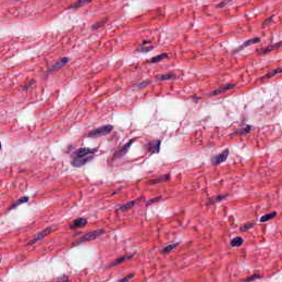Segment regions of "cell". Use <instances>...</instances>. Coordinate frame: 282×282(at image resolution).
<instances>
[{
    "label": "cell",
    "mask_w": 282,
    "mask_h": 282,
    "mask_svg": "<svg viewBox=\"0 0 282 282\" xmlns=\"http://www.w3.org/2000/svg\"><path fill=\"white\" fill-rule=\"evenodd\" d=\"M113 130V126L111 125L103 126L90 131L88 136L92 138H98L102 136H106L109 134Z\"/></svg>",
    "instance_id": "obj_1"
},
{
    "label": "cell",
    "mask_w": 282,
    "mask_h": 282,
    "mask_svg": "<svg viewBox=\"0 0 282 282\" xmlns=\"http://www.w3.org/2000/svg\"><path fill=\"white\" fill-rule=\"evenodd\" d=\"M104 233V231L101 229L94 230L89 232L86 234L83 235V236H82L81 238H80L77 241V244H80V243H83L85 242L93 240L100 235H102Z\"/></svg>",
    "instance_id": "obj_2"
},
{
    "label": "cell",
    "mask_w": 282,
    "mask_h": 282,
    "mask_svg": "<svg viewBox=\"0 0 282 282\" xmlns=\"http://www.w3.org/2000/svg\"><path fill=\"white\" fill-rule=\"evenodd\" d=\"M229 154V151L228 149H225V151H222L221 153H219L216 156L211 158V162L216 165H218L223 163L225 162L228 157Z\"/></svg>",
    "instance_id": "obj_3"
},
{
    "label": "cell",
    "mask_w": 282,
    "mask_h": 282,
    "mask_svg": "<svg viewBox=\"0 0 282 282\" xmlns=\"http://www.w3.org/2000/svg\"><path fill=\"white\" fill-rule=\"evenodd\" d=\"M95 150L88 148H81L77 150L73 154L74 158H81L87 157L94 154Z\"/></svg>",
    "instance_id": "obj_4"
},
{
    "label": "cell",
    "mask_w": 282,
    "mask_h": 282,
    "mask_svg": "<svg viewBox=\"0 0 282 282\" xmlns=\"http://www.w3.org/2000/svg\"><path fill=\"white\" fill-rule=\"evenodd\" d=\"M93 159L92 156H87L81 158H74L72 161V165L75 167H81L86 164Z\"/></svg>",
    "instance_id": "obj_5"
},
{
    "label": "cell",
    "mask_w": 282,
    "mask_h": 282,
    "mask_svg": "<svg viewBox=\"0 0 282 282\" xmlns=\"http://www.w3.org/2000/svg\"><path fill=\"white\" fill-rule=\"evenodd\" d=\"M133 141V140L130 141L127 143H126L125 145L122 147L119 150H118L115 153V154L114 156V158L117 159V158H120L123 157L124 156H125L126 154L127 153V152L129 150L130 147L131 146V145L132 144Z\"/></svg>",
    "instance_id": "obj_6"
},
{
    "label": "cell",
    "mask_w": 282,
    "mask_h": 282,
    "mask_svg": "<svg viewBox=\"0 0 282 282\" xmlns=\"http://www.w3.org/2000/svg\"><path fill=\"white\" fill-rule=\"evenodd\" d=\"M51 227H49V228H47V229H45V230L42 231V232H40L39 234H38L35 236V238H34L31 241L29 242L28 245H33V244H35V242H37L38 241L41 240L43 238H44L47 235H48L51 232Z\"/></svg>",
    "instance_id": "obj_7"
},
{
    "label": "cell",
    "mask_w": 282,
    "mask_h": 282,
    "mask_svg": "<svg viewBox=\"0 0 282 282\" xmlns=\"http://www.w3.org/2000/svg\"><path fill=\"white\" fill-rule=\"evenodd\" d=\"M160 141L155 140L151 141L148 144V150L151 153H158L160 151Z\"/></svg>",
    "instance_id": "obj_8"
},
{
    "label": "cell",
    "mask_w": 282,
    "mask_h": 282,
    "mask_svg": "<svg viewBox=\"0 0 282 282\" xmlns=\"http://www.w3.org/2000/svg\"><path fill=\"white\" fill-rule=\"evenodd\" d=\"M87 224V220L84 219L79 218L78 219H76L73 221L72 223V224L70 225V228L71 229H76L78 228L83 227L85 225Z\"/></svg>",
    "instance_id": "obj_9"
},
{
    "label": "cell",
    "mask_w": 282,
    "mask_h": 282,
    "mask_svg": "<svg viewBox=\"0 0 282 282\" xmlns=\"http://www.w3.org/2000/svg\"><path fill=\"white\" fill-rule=\"evenodd\" d=\"M235 85L234 84H227V85H226L225 86H223L222 87H220L219 89L215 90H214L213 92H212L210 94V95H212V96L217 95L220 94V93H224V92H226V90H228L229 89H233V88L235 87Z\"/></svg>",
    "instance_id": "obj_10"
},
{
    "label": "cell",
    "mask_w": 282,
    "mask_h": 282,
    "mask_svg": "<svg viewBox=\"0 0 282 282\" xmlns=\"http://www.w3.org/2000/svg\"><path fill=\"white\" fill-rule=\"evenodd\" d=\"M69 61V58H63L60 60L57 63H55L51 68V71H53L59 69L64 66Z\"/></svg>",
    "instance_id": "obj_11"
},
{
    "label": "cell",
    "mask_w": 282,
    "mask_h": 282,
    "mask_svg": "<svg viewBox=\"0 0 282 282\" xmlns=\"http://www.w3.org/2000/svg\"><path fill=\"white\" fill-rule=\"evenodd\" d=\"M260 42V39L258 38H252V39H251L245 42L241 46H240V47L239 48H238V50H242L243 49H244L245 47H247L251 45H252V44H256V43H258L259 42Z\"/></svg>",
    "instance_id": "obj_12"
},
{
    "label": "cell",
    "mask_w": 282,
    "mask_h": 282,
    "mask_svg": "<svg viewBox=\"0 0 282 282\" xmlns=\"http://www.w3.org/2000/svg\"><path fill=\"white\" fill-rule=\"evenodd\" d=\"M170 179V175H165L162 176H160L159 178L156 179L154 180H153L149 181L150 184H157L159 183H163L165 181H167Z\"/></svg>",
    "instance_id": "obj_13"
},
{
    "label": "cell",
    "mask_w": 282,
    "mask_h": 282,
    "mask_svg": "<svg viewBox=\"0 0 282 282\" xmlns=\"http://www.w3.org/2000/svg\"><path fill=\"white\" fill-rule=\"evenodd\" d=\"M276 215H277V213L276 212H272L271 213L265 214L261 217L260 219V222L262 223H263V222H267L268 220H270L273 219L276 216Z\"/></svg>",
    "instance_id": "obj_14"
},
{
    "label": "cell",
    "mask_w": 282,
    "mask_h": 282,
    "mask_svg": "<svg viewBox=\"0 0 282 282\" xmlns=\"http://www.w3.org/2000/svg\"><path fill=\"white\" fill-rule=\"evenodd\" d=\"M168 55L167 53H162V54H160L158 56H156L154 58H151V60H149L148 61V63H156L159 62V61H160L163 60V59L164 58H167Z\"/></svg>",
    "instance_id": "obj_15"
},
{
    "label": "cell",
    "mask_w": 282,
    "mask_h": 282,
    "mask_svg": "<svg viewBox=\"0 0 282 282\" xmlns=\"http://www.w3.org/2000/svg\"><path fill=\"white\" fill-rule=\"evenodd\" d=\"M244 240L241 237H236L231 241L230 245L232 247H239L243 244Z\"/></svg>",
    "instance_id": "obj_16"
},
{
    "label": "cell",
    "mask_w": 282,
    "mask_h": 282,
    "mask_svg": "<svg viewBox=\"0 0 282 282\" xmlns=\"http://www.w3.org/2000/svg\"><path fill=\"white\" fill-rule=\"evenodd\" d=\"M225 197V196H224V195H219V196H215L214 197L211 198L209 200H208V202H207V204H215V203L219 202L220 201H221L222 200L224 199Z\"/></svg>",
    "instance_id": "obj_17"
},
{
    "label": "cell",
    "mask_w": 282,
    "mask_h": 282,
    "mask_svg": "<svg viewBox=\"0 0 282 282\" xmlns=\"http://www.w3.org/2000/svg\"><path fill=\"white\" fill-rule=\"evenodd\" d=\"M281 72H282V68H281V67L277 68L276 69L273 70L271 72H269V73H267L266 76H265L264 77H262V78H271V77H273V76H275L277 74L281 73Z\"/></svg>",
    "instance_id": "obj_18"
},
{
    "label": "cell",
    "mask_w": 282,
    "mask_h": 282,
    "mask_svg": "<svg viewBox=\"0 0 282 282\" xmlns=\"http://www.w3.org/2000/svg\"><path fill=\"white\" fill-rule=\"evenodd\" d=\"M136 203H137V201H131L130 202H128L127 204H125L121 206L120 209L121 210H122V211H126V210H129V209L132 208L133 206H135Z\"/></svg>",
    "instance_id": "obj_19"
},
{
    "label": "cell",
    "mask_w": 282,
    "mask_h": 282,
    "mask_svg": "<svg viewBox=\"0 0 282 282\" xmlns=\"http://www.w3.org/2000/svg\"><path fill=\"white\" fill-rule=\"evenodd\" d=\"M29 199V197H26V196H24V197H21L19 199H18L17 201H16L14 204H12L11 207H10V208H15L17 206L20 205L21 204H24L26 203V202H28Z\"/></svg>",
    "instance_id": "obj_20"
},
{
    "label": "cell",
    "mask_w": 282,
    "mask_h": 282,
    "mask_svg": "<svg viewBox=\"0 0 282 282\" xmlns=\"http://www.w3.org/2000/svg\"><path fill=\"white\" fill-rule=\"evenodd\" d=\"M175 76L173 73H167V74H164L160 75L158 77V79L160 81H166V80H169V79H172L175 78Z\"/></svg>",
    "instance_id": "obj_21"
},
{
    "label": "cell",
    "mask_w": 282,
    "mask_h": 282,
    "mask_svg": "<svg viewBox=\"0 0 282 282\" xmlns=\"http://www.w3.org/2000/svg\"><path fill=\"white\" fill-rule=\"evenodd\" d=\"M179 243H175V244H170L169 245L167 246L163 249L162 252L163 254H168L170 252L172 251L173 250H174L179 245Z\"/></svg>",
    "instance_id": "obj_22"
},
{
    "label": "cell",
    "mask_w": 282,
    "mask_h": 282,
    "mask_svg": "<svg viewBox=\"0 0 282 282\" xmlns=\"http://www.w3.org/2000/svg\"><path fill=\"white\" fill-rule=\"evenodd\" d=\"M280 46H281V42H279L278 44L277 43V44H273V45H271L269 47H268L265 49H264L263 51V53H265V52L267 53V52H269V51H272V50L279 47Z\"/></svg>",
    "instance_id": "obj_23"
},
{
    "label": "cell",
    "mask_w": 282,
    "mask_h": 282,
    "mask_svg": "<svg viewBox=\"0 0 282 282\" xmlns=\"http://www.w3.org/2000/svg\"><path fill=\"white\" fill-rule=\"evenodd\" d=\"M89 1H78L77 2H76L75 3H74L73 5L71 6V8H78L79 7L82 6L84 5L85 4H87V3H89Z\"/></svg>",
    "instance_id": "obj_24"
},
{
    "label": "cell",
    "mask_w": 282,
    "mask_h": 282,
    "mask_svg": "<svg viewBox=\"0 0 282 282\" xmlns=\"http://www.w3.org/2000/svg\"><path fill=\"white\" fill-rule=\"evenodd\" d=\"M251 126H247L245 128H242L241 130H239L238 131H236V133L237 134H245V133H249L250 131H251Z\"/></svg>",
    "instance_id": "obj_25"
},
{
    "label": "cell",
    "mask_w": 282,
    "mask_h": 282,
    "mask_svg": "<svg viewBox=\"0 0 282 282\" xmlns=\"http://www.w3.org/2000/svg\"><path fill=\"white\" fill-rule=\"evenodd\" d=\"M130 257H127V256H124V257H120V258H118V259H117V260H116L114 262H113V263H111V265H112V266H114V265H116L117 264H119V263H121V262H122L124 261H125V260H126V259H127V258H129Z\"/></svg>",
    "instance_id": "obj_26"
},
{
    "label": "cell",
    "mask_w": 282,
    "mask_h": 282,
    "mask_svg": "<svg viewBox=\"0 0 282 282\" xmlns=\"http://www.w3.org/2000/svg\"><path fill=\"white\" fill-rule=\"evenodd\" d=\"M254 225V223H247L245 224L242 225L241 227L240 230L241 231H246V230H249L251 228H252Z\"/></svg>",
    "instance_id": "obj_27"
},
{
    "label": "cell",
    "mask_w": 282,
    "mask_h": 282,
    "mask_svg": "<svg viewBox=\"0 0 282 282\" xmlns=\"http://www.w3.org/2000/svg\"><path fill=\"white\" fill-rule=\"evenodd\" d=\"M133 276H134L133 274H130L124 277L122 279H121L119 282H128L129 281L131 280Z\"/></svg>",
    "instance_id": "obj_28"
},
{
    "label": "cell",
    "mask_w": 282,
    "mask_h": 282,
    "mask_svg": "<svg viewBox=\"0 0 282 282\" xmlns=\"http://www.w3.org/2000/svg\"><path fill=\"white\" fill-rule=\"evenodd\" d=\"M260 277V275H258V274H254L253 276H252L251 277H248L245 280V281L246 282H250L251 281L254 280V279H257V278H259Z\"/></svg>",
    "instance_id": "obj_29"
},
{
    "label": "cell",
    "mask_w": 282,
    "mask_h": 282,
    "mask_svg": "<svg viewBox=\"0 0 282 282\" xmlns=\"http://www.w3.org/2000/svg\"><path fill=\"white\" fill-rule=\"evenodd\" d=\"M162 199L161 197H156L154 199H150L149 201H148V204H154L155 202H157L158 201H159L160 199Z\"/></svg>",
    "instance_id": "obj_30"
},
{
    "label": "cell",
    "mask_w": 282,
    "mask_h": 282,
    "mask_svg": "<svg viewBox=\"0 0 282 282\" xmlns=\"http://www.w3.org/2000/svg\"><path fill=\"white\" fill-rule=\"evenodd\" d=\"M272 17H273V16L271 17H269V18H268L267 19H266V21H265V22H264V23H263V26H266V25L268 24H269V23H270V22L272 21Z\"/></svg>",
    "instance_id": "obj_31"
},
{
    "label": "cell",
    "mask_w": 282,
    "mask_h": 282,
    "mask_svg": "<svg viewBox=\"0 0 282 282\" xmlns=\"http://www.w3.org/2000/svg\"><path fill=\"white\" fill-rule=\"evenodd\" d=\"M227 2H229V1H223V2H222L221 3H219V4H218L217 7H223V6H224L226 4V3Z\"/></svg>",
    "instance_id": "obj_32"
},
{
    "label": "cell",
    "mask_w": 282,
    "mask_h": 282,
    "mask_svg": "<svg viewBox=\"0 0 282 282\" xmlns=\"http://www.w3.org/2000/svg\"><path fill=\"white\" fill-rule=\"evenodd\" d=\"M148 83V82H142V83H141L140 84L138 85V86L140 85V86L141 87H144V85H147Z\"/></svg>",
    "instance_id": "obj_33"
},
{
    "label": "cell",
    "mask_w": 282,
    "mask_h": 282,
    "mask_svg": "<svg viewBox=\"0 0 282 282\" xmlns=\"http://www.w3.org/2000/svg\"><path fill=\"white\" fill-rule=\"evenodd\" d=\"M1 143H0V149H1Z\"/></svg>",
    "instance_id": "obj_34"
},
{
    "label": "cell",
    "mask_w": 282,
    "mask_h": 282,
    "mask_svg": "<svg viewBox=\"0 0 282 282\" xmlns=\"http://www.w3.org/2000/svg\"><path fill=\"white\" fill-rule=\"evenodd\" d=\"M0 261H1V260H0Z\"/></svg>",
    "instance_id": "obj_35"
}]
</instances>
